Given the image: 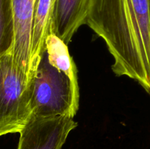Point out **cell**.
Here are the masks:
<instances>
[{
  "label": "cell",
  "instance_id": "6da1fadb",
  "mask_svg": "<svg viewBox=\"0 0 150 149\" xmlns=\"http://www.w3.org/2000/svg\"><path fill=\"white\" fill-rule=\"evenodd\" d=\"M85 24L105 41L113 72L150 93V0H90Z\"/></svg>",
  "mask_w": 150,
  "mask_h": 149
},
{
  "label": "cell",
  "instance_id": "7a4b0ae2",
  "mask_svg": "<svg viewBox=\"0 0 150 149\" xmlns=\"http://www.w3.org/2000/svg\"><path fill=\"white\" fill-rule=\"evenodd\" d=\"M32 89L33 115H76L79 105L76 66L67 45L52 33L32 74Z\"/></svg>",
  "mask_w": 150,
  "mask_h": 149
},
{
  "label": "cell",
  "instance_id": "3957f363",
  "mask_svg": "<svg viewBox=\"0 0 150 149\" xmlns=\"http://www.w3.org/2000/svg\"><path fill=\"white\" fill-rule=\"evenodd\" d=\"M32 77L16 64L13 52L0 57V137L19 133L32 116Z\"/></svg>",
  "mask_w": 150,
  "mask_h": 149
},
{
  "label": "cell",
  "instance_id": "277c9868",
  "mask_svg": "<svg viewBox=\"0 0 150 149\" xmlns=\"http://www.w3.org/2000/svg\"><path fill=\"white\" fill-rule=\"evenodd\" d=\"M77 123L68 116L38 117L32 115L19 132L18 149H62Z\"/></svg>",
  "mask_w": 150,
  "mask_h": 149
},
{
  "label": "cell",
  "instance_id": "5b68a950",
  "mask_svg": "<svg viewBox=\"0 0 150 149\" xmlns=\"http://www.w3.org/2000/svg\"><path fill=\"white\" fill-rule=\"evenodd\" d=\"M15 25V42L13 54L16 64L29 76L34 10L36 0H11Z\"/></svg>",
  "mask_w": 150,
  "mask_h": 149
},
{
  "label": "cell",
  "instance_id": "8992f818",
  "mask_svg": "<svg viewBox=\"0 0 150 149\" xmlns=\"http://www.w3.org/2000/svg\"><path fill=\"white\" fill-rule=\"evenodd\" d=\"M90 0H54L51 33L68 45L74 34L85 24Z\"/></svg>",
  "mask_w": 150,
  "mask_h": 149
},
{
  "label": "cell",
  "instance_id": "52a82bcc",
  "mask_svg": "<svg viewBox=\"0 0 150 149\" xmlns=\"http://www.w3.org/2000/svg\"><path fill=\"white\" fill-rule=\"evenodd\" d=\"M53 5L54 0H36L35 1L31 49V76L42 55L45 40L51 34Z\"/></svg>",
  "mask_w": 150,
  "mask_h": 149
},
{
  "label": "cell",
  "instance_id": "ba28073f",
  "mask_svg": "<svg viewBox=\"0 0 150 149\" xmlns=\"http://www.w3.org/2000/svg\"><path fill=\"white\" fill-rule=\"evenodd\" d=\"M15 25L11 0H0V57L13 52Z\"/></svg>",
  "mask_w": 150,
  "mask_h": 149
}]
</instances>
